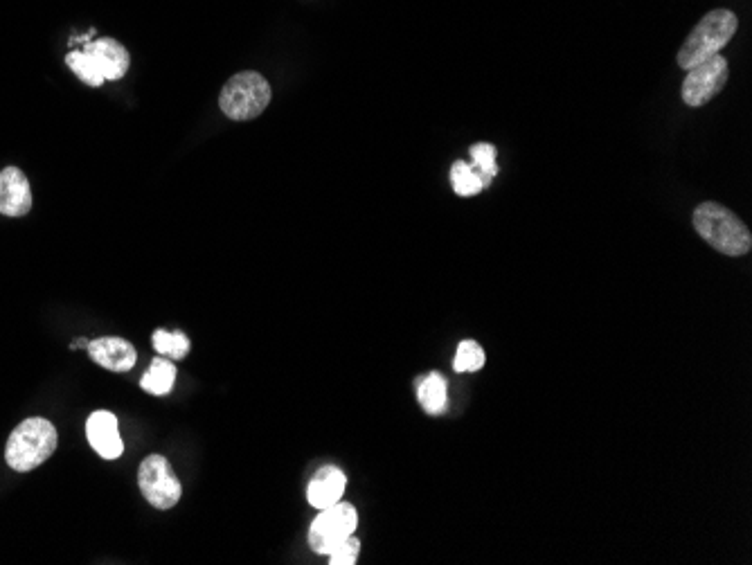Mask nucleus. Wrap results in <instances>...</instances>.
<instances>
[{
	"label": "nucleus",
	"mask_w": 752,
	"mask_h": 565,
	"mask_svg": "<svg viewBox=\"0 0 752 565\" xmlns=\"http://www.w3.org/2000/svg\"><path fill=\"white\" fill-rule=\"evenodd\" d=\"M694 230L714 250L728 257L748 255L752 248V235L746 223L721 203L705 201L694 210Z\"/></svg>",
	"instance_id": "nucleus-1"
},
{
	"label": "nucleus",
	"mask_w": 752,
	"mask_h": 565,
	"mask_svg": "<svg viewBox=\"0 0 752 565\" xmlns=\"http://www.w3.org/2000/svg\"><path fill=\"white\" fill-rule=\"evenodd\" d=\"M57 430L43 417H30L14 428L7 439L5 460L19 473L34 471L57 451Z\"/></svg>",
	"instance_id": "nucleus-2"
},
{
	"label": "nucleus",
	"mask_w": 752,
	"mask_h": 565,
	"mask_svg": "<svg viewBox=\"0 0 752 565\" xmlns=\"http://www.w3.org/2000/svg\"><path fill=\"white\" fill-rule=\"evenodd\" d=\"M739 30L737 14L730 10H714L705 14L698 21L696 28L687 34V39L678 50V66L689 70L701 61L714 55H721V50L728 46L730 39Z\"/></svg>",
	"instance_id": "nucleus-3"
},
{
	"label": "nucleus",
	"mask_w": 752,
	"mask_h": 565,
	"mask_svg": "<svg viewBox=\"0 0 752 565\" xmlns=\"http://www.w3.org/2000/svg\"><path fill=\"white\" fill-rule=\"evenodd\" d=\"M271 97V84L255 70H244V73L230 77L223 86L219 106L230 120L246 122L259 118L266 111V106L271 104Z\"/></svg>",
	"instance_id": "nucleus-4"
},
{
	"label": "nucleus",
	"mask_w": 752,
	"mask_h": 565,
	"mask_svg": "<svg viewBox=\"0 0 752 565\" xmlns=\"http://www.w3.org/2000/svg\"><path fill=\"white\" fill-rule=\"evenodd\" d=\"M358 514L354 505L349 502H336V505L320 509V514L311 523L309 529V547L316 554H329L334 547H338L345 538L356 532Z\"/></svg>",
	"instance_id": "nucleus-5"
},
{
	"label": "nucleus",
	"mask_w": 752,
	"mask_h": 565,
	"mask_svg": "<svg viewBox=\"0 0 752 565\" xmlns=\"http://www.w3.org/2000/svg\"><path fill=\"white\" fill-rule=\"evenodd\" d=\"M138 484L142 496L149 500L151 507L156 509H172L178 505L183 496L181 480L163 455H149L142 460L138 471Z\"/></svg>",
	"instance_id": "nucleus-6"
},
{
	"label": "nucleus",
	"mask_w": 752,
	"mask_h": 565,
	"mask_svg": "<svg viewBox=\"0 0 752 565\" xmlns=\"http://www.w3.org/2000/svg\"><path fill=\"white\" fill-rule=\"evenodd\" d=\"M728 61L721 55H714L710 59L701 61L687 70L683 88H680V97L687 106L692 109H698V106H705L707 102H712L716 95H719L725 84H728Z\"/></svg>",
	"instance_id": "nucleus-7"
},
{
	"label": "nucleus",
	"mask_w": 752,
	"mask_h": 565,
	"mask_svg": "<svg viewBox=\"0 0 752 565\" xmlns=\"http://www.w3.org/2000/svg\"><path fill=\"white\" fill-rule=\"evenodd\" d=\"M88 442L100 453L104 460H118L124 451V442L120 437L118 417L109 410H97L86 421Z\"/></svg>",
	"instance_id": "nucleus-8"
},
{
	"label": "nucleus",
	"mask_w": 752,
	"mask_h": 565,
	"mask_svg": "<svg viewBox=\"0 0 752 565\" xmlns=\"http://www.w3.org/2000/svg\"><path fill=\"white\" fill-rule=\"evenodd\" d=\"M32 210V190L19 167H7L0 172V214L5 217H25Z\"/></svg>",
	"instance_id": "nucleus-9"
},
{
	"label": "nucleus",
	"mask_w": 752,
	"mask_h": 565,
	"mask_svg": "<svg viewBox=\"0 0 752 565\" xmlns=\"http://www.w3.org/2000/svg\"><path fill=\"white\" fill-rule=\"evenodd\" d=\"M88 354H91L97 365L111 372H129L138 361L136 347H133L129 340L115 336L93 340V343L88 345Z\"/></svg>",
	"instance_id": "nucleus-10"
},
{
	"label": "nucleus",
	"mask_w": 752,
	"mask_h": 565,
	"mask_svg": "<svg viewBox=\"0 0 752 565\" xmlns=\"http://www.w3.org/2000/svg\"><path fill=\"white\" fill-rule=\"evenodd\" d=\"M86 55H91V59L95 61V66L100 68V73L104 79H122L124 75H127V70L131 66V57L127 48L122 46V43H118L115 39H95V41H88L86 48H84Z\"/></svg>",
	"instance_id": "nucleus-11"
},
{
	"label": "nucleus",
	"mask_w": 752,
	"mask_h": 565,
	"mask_svg": "<svg viewBox=\"0 0 752 565\" xmlns=\"http://www.w3.org/2000/svg\"><path fill=\"white\" fill-rule=\"evenodd\" d=\"M347 487V475L338 469V466H322V469L313 475V480L307 487V498L311 507L325 509L336 505L343 500V493Z\"/></svg>",
	"instance_id": "nucleus-12"
},
{
	"label": "nucleus",
	"mask_w": 752,
	"mask_h": 565,
	"mask_svg": "<svg viewBox=\"0 0 752 565\" xmlns=\"http://www.w3.org/2000/svg\"><path fill=\"white\" fill-rule=\"evenodd\" d=\"M417 397L428 415H442L446 410V403H449V390H446L444 376L440 372L426 374L417 388Z\"/></svg>",
	"instance_id": "nucleus-13"
},
{
	"label": "nucleus",
	"mask_w": 752,
	"mask_h": 565,
	"mask_svg": "<svg viewBox=\"0 0 752 565\" xmlns=\"http://www.w3.org/2000/svg\"><path fill=\"white\" fill-rule=\"evenodd\" d=\"M174 383H176V365L163 356L151 361L149 372L142 376V381H140L142 390L149 394H156V397H165V394L172 392Z\"/></svg>",
	"instance_id": "nucleus-14"
},
{
	"label": "nucleus",
	"mask_w": 752,
	"mask_h": 565,
	"mask_svg": "<svg viewBox=\"0 0 752 565\" xmlns=\"http://www.w3.org/2000/svg\"><path fill=\"white\" fill-rule=\"evenodd\" d=\"M451 183L458 196H476L485 190V181H482L478 169L469 163H462V160L451 167Z\"/></svg>",
	"instance_id": "nucleus-15"
},
{
	"label": "nucleus",
	"mask_w": 752,
	"mask_h": 565,
	"mask_svg": "<svg viewBox=\"0 0 752 565\" xmlns=\"http://www.w3.org/2000/svg\"><path fill=\"white\" fill-rule=\"evenodd\" d=\"M154 349L160 356L172 358V361H181L187 354H190V338H187L183 331H163L158 329L154 331Z\"/></svg>",
	"instance_id": "nucleus-16"
},
{
	"label": "nucleus",
	"mask_w": 752,
	"mask_h": 565,
	"mask_svg": "<svg viewBox=\"0 0 752 565\" xmlns=\"http://www.w3.org/2000/svg\"><path fill=\"white\" fill-rule=\"evenodd\" d=\"M66 64L88 86L97 88V86H102L106 82V79L100 73V68L95 66V61L91 59V55H86L84 50H73V52H70V55L66 57Z\"/></svg>",
	"instance_id": "nucleus-17"
},
{
	"label": "nucleus",
	"mask_w": 752,
	"mask_h": 565,
	"mask_svg": "<svg viewBox=\"0 0 752 565\" xmlns=\"http://www.w3.org/2000/svg\"><path fill=\"white\" fill-rule=\"evenodd\" d=\"M496 158H498V151L494 145H489V142H478V145L471 147V165L480 172L482 181H485V187H489V183L494 181L498 174Z\"/></svg>",
	"instance_id": "nucleus-18"
},
{
	"label": "nucleus",
	"mask_w": 752,
	"mask_h": 565,
	"mask_svg": "<svg viewBox=\"0 0 752 565\" xmlns=\"http://www.w3.org/2000/svg\"><path fill=\"white\" fill-rule=\"evenodd\" d=\"M485 367V352L482 347L476 343V340H462L458 347V354H455V363L453 370L455 372H478Z\"/></svg>",
	"instance_id": "nucleus-19"
},
{
	"label": "nucleus",
	"mask_w": 752,
	"mask_h": 565,
	"mask_svg": "<svg viewBox=\"0 0 752 565\" xmlns=\"http://www.w3.org/2000/svg\"><path fill=\"white\" fill-rule=\"evenodd\" d=\"M358 552H361V541L352 534L338 547H334L327 556L331 565H354L358 561Z\"/></svg>",
	"instance_id": "nucleus-20"
},
{
	"label": "nucleus",
	"mask_w": 752,
	"mask_h": 565,
	"mask_svg": "<svg viewBox=\"0 0 752 565\" xmlns=\"http://www.w3.org/2000/svg\"><path fill=\"white\" fill-rule=\"evenodd\" d=\"M88 345H91V343H88V340H77V343L75 345H70V347H75V349H88Z\"/></svg>",
	"instance_id": "nucleus-21"
}]
</instances>
